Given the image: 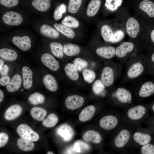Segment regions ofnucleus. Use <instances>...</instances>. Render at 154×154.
Masks as SVG:
<instances>
[{
	"instance_id": "nucleus-22",
	"label": "nucleus",
	"mask_w": 154,
	"mask_h": 154,
	"mask_svg": "<svg viewBox=\"0 0 154 154\" xmlns=\"http://www.w3.org/2000/svg\"><path fill=\"white\" fill-rule=\"evenodd\" d=\"M42 82L44 86L49 90L55 92L58 88V85L55 78L52 75L47 74L43 77Z\"/></svg>"
},
{
	"instance_id": "nucleus-50",
	"label": "nucleus",
	"mask_w": 154,
	"mask_h": 154,
	"mask_svg": "<svg viewBox=\"0 0 154 154\" xmlns=\"http://www.w3.org/2000/svg\"><path fill=\"white\" fill-rule=\"evenodd\" d=\"M76 151L78 152L80 151V149L79 147V144L78 143H76L74 145Z\"/></svg>"
},
{
	"instance_id": "nucleus-44",
	"label": "nucleus",
	"mask_w": 154,
	"mask_h": 154,
	"mask_svg": "<svg viewBox=\"0 0 154 154\" xmlns=\"http://www.w3.org/2000/svg\"><path fill=\"white\" fill-rule=\"evenodd\" d=\"M140 152L143 154H154V146L149 143L142 145Z\"/></svg>"
},
{
	"instance_id": "nucleus-55",
	"label": "nucleus",
	"mask_w": 154,
	"mask_h": 154,
	"mask_svg": "<svg viewBox=\"0 0 154 154\" xmlns=\"http://www.w3.org/2000/svg\"><path fill=\"white\" fill-rule=\"evenodd\" d=\"M47 154H54L53 152L51 151H49L48 152H47L46 153Z\"/></svg>"
},
{
	"instance_id": "nucleus-1",
	"label": "nucleus",
	"mask_w": 154,
	"mask_h": 154,
	"mask_svg": "<svg viewBox=\"0 0 154 154\" xmlns=\"http://www.w3.org/2000/svg\"><path fill=\"white\" fill-rule=\"evenodd\" d=\"M16 131L21 138L32 141H37L39 138V135L25 124L22 123L19 125L17 128Z\"/></svg>"
},
{
	"instance_id": "nucleus-16",
	"label": "nucleus",
	"mask_w": 154,
	"mask_h": 154,
	"mask_svg": "<svg viewBox=\"0 0 154 154\" xmlns=\"http://www.w3.org/2000/svg\"><path fill=\"white\" fill-rule=\"evenodd\" d=\"M115 48L112 46H103L98 48L96 50L97 54L101 57L110 59L115 55Z\"/></svg>"
},
{
	"instance_id": "nucleus-25",
	"label": "nucleus",
	"mask_w": 154,
	"mask_h": 154,
	"mask_svg": "<svg viewBox=\"0 0 154 154\" xmlns=\"http://www.w3.org/2000/svg\"><path fill=\"white\" fill-rule=\"evenodd\" d=\"M65 74L68 78L73 81H76L79 77L78 70L73 64L68 63L64 68Z\"/></svg>"
},
{
	"instance_id": "nucleus-12",
	"label": "nucleus",
	"mask_w": 154,
	"mask_h": 154,
	"mask_svg": "<svg viewBox=\"0 0 154 154\" xmlns=\"http://www.w3.org/2000/svg\"><path fill=\"white\" fill-rule=\"evenodd\" d=\"M22 111L21 107L17 104H15L9 107L5 112L4 117L7 120L11 121L18 117Z\"/></svg>"
},
{
	"instance_id": "nucleus-14",
	"label": "nucleus",
	"mask_w": 154,
	"mask_h": 154,
	"mask_svg": "<svg viewBox=\"0 0 154 154\" xmlns=\"http://www.w3.org/2000/svg\"><path fill=\"white\" fill-rule=\"evenodd\" d=\"M22 72L23 87L26 89H29L33 84V72L29 67L26 66L23 67Z\"/></svg>"
},
{
	"instance_id": "nucleus-49",
	"label": "nucleus",
	"mask_w": 154,
	"mask_h": 154,
	"mask_svg": "<svg viewBox=\"0 0 154 154\" xmlns=\"http://www.w3.org/2000/svg\"><path fill=\"white\" fill-rule=\"evenodd\" d=\"M9 71V68L8 66L6 64L4 65L0 70V74L1 76H7Z\"/></svg>"
},
{
	"instance_id": "nucleus-42",
	"label": "nucleus",
	"mask_w": 154,
	"mask_h": 154,
	"mask_svg": "<svg viewBox=\"0 0 154 154\" xmlns=\"http://www.w3.org/2000/svg\"><path fill=\"white\" fill-rule=\"evenodd\" d=\"M105 88V85L101 80L99 79L96 80L92 86L93 91L96 95L100 94L104 90Z\"/></svg>"
},
{
	"instance_id": "nucleus-5",
	"label": "nucleus",
	"mask_w": 154,
	"mask_h": 154,
	"mask_svg": "<svg viewBox=\"0 0 154 154\" xmlns=\"http://www.w3.org/2000/svg\"><path fill=\"white\" fill-rule=\"evenodd\" d=\"M129 131L126 129L120 131L115 137L114 143L117 148H121L124 147L128 142L130 138Z\"/></svg>"
},
{
	"instance_id": "nucleus-37",
	"label": "nucleus",
	"mask_w": 154,
	"mask_h": 154,
	"mask_svg": "<svg viewBox=\"0 0 154 154\" xmlns=\"http://www.w3.org/2000/svg\"><path fill=\"white\" fill-rule=\"evenodd\" d=\"M28 100L31 104L35 105L43 103L45 101V98L43 95L35 92L29 96Z\"/></svg>"
},
{
	"instance_id": "nucleus-32",
	"label": "nucleus",
	"mask_w": 154,
	"mask_h": 154,
	"mask_svg": "<svg viewBox=\"0 0 154 154\" xmlns=\"http://www.w3.org/2000/svg\"><path fill=\"white\" fill-rule=\"evenodd\" d=\"M32 4L35 9L41 12L47 11L51 6L50 0H33Z\"/></svg>"
},
{
	"instance_id": "nucleus-33",
	"label": "nucleus",
	"mask_w": 154,
	"mask_h": 154,
	"mask_svg": "<svg viewBox=\"0 0 154 154\" xmlns=\"http://www.w3.org/2000/svg\"><path fill=\"white\" fill-rule=\"evenodd\" d=\"M46 111L44 109L39 107H34L30 111V114L34 119L38 121H42L47 115Z\"/></svg>"
},
{
	"instance_id": "nucleus-10",
	"label": "nucleus",
	"mask_w": 154,
	"mask_h": 154,
	"mask_svg": "<svg viewBox=\"0 0 154 154\" xmlns=\"http://www.w3.org/2000/svg\"><path fill=\"white\" fill-rule=\"evenodd\" d=\"M139 23L135 19L131 17L128 19L126 23V31L130 37L135 38L139 32Z\"/></svg>"
},
{
	"instance_id": "nucleus-56",
	"label": "nucleus",
	"mask_w": 154,
	"mask_h": 154,
	"mask_svg": "<svg viewBox=\"0 0 154 154\" xmlns=\"http://www.w3.org/2000/svg\"><path fill=\"white\" fill-rule=\"evenodd\" d=\"M152 108L153 111L154 112V104L153 105Z\"/></svg>"
},
{
	"instance_id": "nucleus-7",
	"label": "nucleus",
	"mask_w": 154,
	"mask_h": 154,
	"mask_svg": "<svg viewBox=\"0 0 154 154\" xmlns=\"http://www.w3.org/2000/svg\"><path fill=\"white\" fill-rule=\"evenodd\" d=\"M146 112L145 107L142 105H138L130 108L127 112L128 118L132 120H137L141 119Z\"/></svg>"
},
{
	"instance_id": "nucleus-35",
	"label": "nucleus",
	"mask_w": 154,
	"mask_h": 154,
	"mask_svg": "<svg viewBox=\"0 0 154 154\" xmlns=\"http://www.w3.org/2000/svg\"><path fill=\"white\" fill-rule=\"evenodd\" d=\"M58 121L57 116L54 113H51L42 121V124L45 127H51L55 126Z\"/></svg>"
},
{
	"instance_id": "nucleus-38",
	"label": "nucleus",
	"mask_w": 154,
	"mask_h": 154,
	"mask_svg": "<svg viewBox=\"0 0 154 154\" xmlns=\"http://www.w3.org/2000/svg\"><path fill=\"white\" fill-rule=\"evenodd\" d=\"M63 25L70 28H77L79 26L78 21L73 17L68 15L66 16L61 21Z\"/></svg>"
},
{
	"instance_id": "nucleus-34",
	"label": "nucleus",
	"mask_w": 154,
	"mask_h": 154,
	"mask_svg": "<svg viewBox=\"0 0 154 154\" xmlns=\"http://www.w3.org/2000/svg\"><path fill=\"white\" fill-rule=\"evenodd\" d=\"M50 48L51 52L55 56L59 58L63 57V47L61 44L52 42L50 43Z\"/></svg>"
},
{
	"instance_id": "nucleus-47",
	"label": "nucleus",
	"mask_w": 154,
	"mask_h": 154,
	"mask_svg": "<svg viewBox=\"0 0 154 154\" xmlns=\"http://www.w3.org/2000/svg\"><path fill=\"white\" fill-rule=\"evenodd\" d=\"M9 140V136L6 133L1 132L0 133V147L5 146Z\"/></svg>"
},
{
	"instance_id": "nucleus-23",
	"label": "nucleus",
	"mask_w": 154,
	"mask_h": 154,
	"mask_svg": "<svg viewBox=\"0 0 154 154\" xmlns=\"http://www.w3.org/2000/svg\"><path fill=\"white\" fill-rule=\"evenodd\" d=\"M133 138L135 142L141 146L149 143L151 140L150 135L139 131L134 133Z\"/></svg>"
},
{
	"instance_id": "nucleus-17",
	"label": "nucleus",
	"mask_w": 154,
	"mask_h": 154,
	"mask_svg": "<svg viewBox=\"0 0 154 154\" xmlns=\"http://www.w3.org/2000/svg\"><path fill=\"white\" fill-rule=\"evenodd\" d=\"M82 138L86 141L96 144L100 143L102 140L100 134L93 130H89L85 132L83 135Z\"/></svg>"
},
{
	"instance_id": "nucleus-48",
	"label": "nucleus",
	"mask_w": 154,
	"mask_h": 154,
	"mask_svg": "<svg viewBox=\"0 0 154 154\" xmlns=\"http://www.w3.org/2000/svg\"><path fill=\"white\" fill-rule=\"evenodd\" d=\"M10 80V78L8 75L2 76L0 79V84L2 86H5L8 84Z\"/></svg>"
},
{
	"instance_id": "nucleus-9",
	"label": "nucleus",
	"mask_w": 154,
	"mask_h": 154,
	"mask_svg": "<svg viewBox=\"0 0 154 154\" xmlns=\"http://www.w3.org/2000/svg\"><path fill=\"white\" fill-rule=\"evenodd\" d=\"M40 59L43 64L50 70L55 71L58 69L59 67L58 62L50 54H44L41 56Z\"/></svg>"
},
{
	"instance_id": "nucleus-18",
	"label": "nucleus",
	"mask_w": 154,
	"mask_h": 154,
	"mask_svg": "<svg viewBox=\"0 0 154 154\" xmlns=\"http://www.w3.org/2000/svg\"><path fill=\"white\" fill-rule=\"evenodd\" d=\"M144 70L142 64L139 62L133 63L129 67L127 73V76L130 79H134L141 75Z\"/></svg>"
},
{
	"instance_id": "nucleus-28",
	"label": "nucleus",
	"mask_w": 154,
	"mask_h": 154,
	"mask_svg": "<svg viewBox=\"0 0 154 154\" xmlns=\"http://www.w3.org/2000/svg\"><path fill=\"white\" fill-rule=\"evenodd\" d=\"M139 7L150 17H154V3L152 1L148 0H143L140 3Z\"/></svg>"
},
{
	"instance_id": "nucleus-31",
	"label": "nucleus",
	"mask_w": 154,
	"mask_h": 154,
	"mask_svg": "<svg viewBox=\"0 0 154 154\" xmlns=\"http://www.w3.org/2000/svg\"><path fill=\"white\" fill-rule=\"evenodd\" d=\"M0 56L5 60L14 61L17 59V54L16 52L13 49L2 48L0 50Z\"/></svg>"
},
{
	"instance_id": "nucleus-24",
	"label": "nucleus",
	"mask_w": 154,
	"mask_h": 154,
	"mask_svg": "<svg viewBox=\"0 0 154 154\" xmlns=\"http://www.w3.org/2000/svg\"><path fill=\"white\" fill-rule=\"evenodd\" d=\"M154 93V83L147 82L141 86L139 92V96L142 98L148 97Z\"/></svg>"
},
{
	"instance_id": "nucleus-45",
	"label": "nucleus",
	"mask_w": 154,
	"mask_h": 154,
	"mask_svg": "<svg viewBox=\"0 0 154 154\" xmlns=\"http://www.w3.org/2000/svg\"><path fill=\"white\" fill-rule=\"evenodd\" d=\"M19 0H0V3L2 5L8 8H11L17 5Z\"/></svg>"
},
{
	"instance_id": "nucleus-21",
	"label": "nucleus",
	"mask_w": 154,
	"mask_h": 154,
	"mask_svg": "<svg viewBox=\"0 0 154 154\" xmlns=\"http://www.w3.org/2000/svg\"><path fill=\"white\" fill-rule=\"evenodd\" d=\"M40 32L42 35L51 38H56L59 36V33L56 29L46 24L41 26Z\"/></svg>"
},
{
	"instance_id": "nucleus-4",
	"label": "nucleus",
	"mask_w": 154,
	"mask_h": 154,
	"mask_svg": "<svg viewBox=\"0 0 154 154\" xmlns=\"http://www.w3.org/2000/svg\"><path fill=\"white\" fill-rule=\"evenodd\" d=\"M118 123V120L115 116L108 115L103 117L100 119L99 124L104 129L110 130L115 128Z\"/></svg>"
},
{
	"instance_id": "nucleus-13",
	"label": "nucleus",
	"mask_w": 154,
	"mask_h": 154,
	"mask_svg": "<svg viewBox=\"0 0 154 154\" xmlns=\"http://www.w3.org/2000/svg\"><path fill=\"white\" fill-rule=\"evenodd\" d=\"M134 48L133 44L129 42H124L117 47L115 50V55L118 57L122 58L127 54L132 51Z\"/></svg>"
},
{
	"instance_id": "nucleus-41",
	"label": "nucleus",
	"mask_w": 154,
	"mask_h": 154,
	"mask_svg": "<svg viewBox=\"0 0 154 154\" xmlns=\"http://www.w3.org/2000/svg\"><path fill=\"white\" fill-rule=\"evenodd\" d=\"M66 11V7L64 4H61L58 6L55 9L53 17L56 21H58L62 18V15L65 13Z\"/></svg>"
},
{
	"instance_id": "nucleus-53",
	"label": "nucleus",
	"mask_w": 154,
	"mask_h": 154,
	"mask_svg": "<svg viewBox=\"0 0 154 154\" xmlns=\"http://www.w3.org/2000/svg\"><path fill=\"white\" fill-rule=\"evenodd\" d=\"M4 62L1 59H0V70L1 69L3 66Z\"/></svg>"
},
{
	"instance_id": "nucleus-51",
	"label": "nucleus",
	"mask_w": 154,
	"mask_h": 154,
	"mask_svg": "<svg viewBox=\"0 0 154 154\" xmlns=\"http://www.w3.org/2000/svg\"><path fill=\"white\" fill-rule=\"evenodd\" d=\"M4 98V94L3 91L0 90V102H1L3 100Z\"/></svg>"
},
{
	"instance_id": "nucleus-54",
	"label": "nucleus",
	"mask_w": 154,
	"mask_h": 154,
	"mask_svg": "<svg viewBox=\"0 0 154 154\" xmlns=\"http://www.w3.org/2000/svg\"><path fill=\"white\" fill-rule=\"evenodd\" d=\"M151 60L152 61L154 62V52L152 54L151 56Z\"/></svg>"
},
{
	"instance_id": "nucleus-43",
	"label": "nucleus",
	"mask_w": 154,
	"mask_h": 154,
	"mask_svg": "<svg viewBox=\"0 0 154 154\" xmlns=\"http://www.w3.org/2000/svg\"><path fill=\"white\" fill-rule=\"evenodd\" d=\"M73 64L79 71L84 70L88 66V63L86 60L78 57L74 60Z\"/></svg>"
},
{
	"instance_id": "nucleus-20",
	"label": "nucleus",
	"mask_w": 154,
	"mask_h": 154,
	"mask_svg": "<svg viewBox=\"0 0 154 154\" xmlns=\"http://www.w3.org/2000/svg\"><path fill=\"white\" fill-rule=\"evenodd\" d=\"M96 111L95 107L93 105H89L83 109L80 112L79 119L82 122H86L91 119Z\"/></svg>"
},
{
	"instance_id": "nucleus-39",
	"label": "nucleus",
	"mask_w": 154,
	"mask_h": 154,
	"mask_svg": "<svg viewBox=\"0 0 154 154\" xmlns=\"http://www.w3.org/2000/svg\"><path fill=\"white\" fill-rule=\"evenodd\" d=\"M82 75L84 81L88 83H92L96 78V74L94 71L88 68L83 70Z\"/></svg>"
},
{
	"instance_id": "nucleus-6",
	"label": "nucleus",
	"mask_w": 154,
	"mask_h": 154,
	"mask_svg": "<svg viewBox=\"0 0 154 154\" xmlns=\"http://www.w3.org/2000/svg\"><path fill=\"white\" fill-rule=\"evenodd\" d=\"M56 134L62 138L66 142L70 141L74 135V131L69 125L66 124H62L59 126L56 130Z\"/></svg>"
},
{
	"instance_id": "nucleus-2",
	"label": "nucleus",
	"mask_w": 154,
	"mask_h": 154,
	"mask_svg": "<svg viewBox=\"0 0 154 154\" xmlns=\"http://www.w3.org/2000/svg\"><path fill=\"white\" fill-rule=\"evenodd\" d=\"M84 102V99L82 97L78 95H72L66 98L65 104L67 109L74 110L81 107Z\"/></svg>"
},
{
	"instance_id": "nucleus-30",
	"label": "nucleus",
	"mask_w": 154,
	"mask_h": 154,
	"mask_svg": "<svg viewBox=\"0 0 154 154\" xmlns=\"http://www.w3.org/2000/svg\"><path fill=\"white\" fill-rule=\"evenodd\" d=\"M101 4L100 0H92L89 3L86 11V14L89 17L95 15L98 13Z\"/></svg>"
},
{
	"instance_id": "nucleus-52",
	"label": "nucleus",
	"mask_w": 154,
	"mask_h": 154,
	"mask_svg": "<svg viewBox=\"0 0 154 154\" xmlns=\"http://www.w3.org/2000/svg\"><path fill=\"white\" fill-rule=\"evenodd\" d=\"M150 37L152 41L154 43V29L151 31Z\"/></svg>"
},
{
	"instance_id": "nucleus-15",
	"label": "nucleus",
	"mask_w": 154,
	"mask_h": 154,
	"mask_svg": "<svg viewBox=\"0 0 154 154\" xmlns=\"http://www.w3.org/2000/svg\"><path fill=\"white\" fill-rule=\"evenodd\" d=\"M115 95L118 101L123 103L130 102L132 98L131 92L126 89L122 87L117 89L116 91Z\"/></svg>"
},
{
	"instance_id": "nucleus-11",
	"label": "nucleus",
	"mask_w": 154,
	"mask_h": 154,
	"mask_svg": "<svg viewBox=\"0 0 154 154\" xmlns=\"http://www.w3.org/2000/svg\"><path fill=\"white\" fill-rule=\"evenodd\" d=\"M101 80L105 86L109 87L113 84L114 80V73L111 67H105L101 76Z\"/></svg>"
},
{
	"instance_id": "nucleus-26",
	"label": "nucleus",
	"mask_w": 154,
	"mask_h": 154,
	"mask_svg": "<svg viewBox=\"0 0 154 154\" xmlns=\"http://www.w3.org/2000/svg\"><path fill=\"white\" fill-rule=\"evenodd\" d=\"M64 53L67 56H72L78 54L80 52V48L77 45L71 43L65 44L63 47Z\"/></svg>"
},
{
	"instance_id": "nucleus-19",
	"label": "nucleus",
	"mask_w": 154,
	"mask_h": 154,
	"mask_svg": "<svg viewBox=\"0 0 154 154\" xmlns=\"http://www.w3.org/2000/svg\"><path fill=\"white\" fill-rule=\"evenodd\" d=\"M22 83L21 78L18 74L14 75L6 85V88L9 92L12 93L18 90Z\"/></svg>"
},
{
	"instance_id": "nucleus-8",
	"label": "nucleus",
	"mask_w": 154,
	"mask_h": 154,
	"mask_svg": "<svg viewBox=\"0 0 154 154\" xmlns=\"http://www.w3.org/2000/svg\"><path fill=\"white\" fill-rule=\"evenodd\" d=\"M12 42L15 46L23 51L29 50L31 46V39L27 36H14L12 38Z\"/></svg>"
},
{
	"instance_id": "nucleus-36",
	"label": "nucleus",
	"mask_w": 154,
	"mask_h": 154,
	"mask_svg": "<svg viewBox=\"0 0 154 154\" xmlns=\"http://www.w3.org/2000/svg\"><path fill=\"white\" fill-rule=\"evenodd\" d=\"M101 34L103 39L105 41L108 42H112L114 33L110 26L106 25H103L101 29Z\"/></svg>"
},
{
	"instance_id": "nucleus-29",
	"label": "nucleus",
	"mask_w": 154,
	"mask_h": 154,
	"mask_svg": "<svg viewBox=\"0 0 154 154\" xmlns=\"http://www.w3.org/2000/svg\"><path fill=\"white\" fill-rule=\"evenodd\" d=\"M54 26L58 31L68 38L73 39L75 37V32L71 28L59 23H55Z\"/></svg>"
},
{
	"instance_id": "nucleus-46",
	"label": "nucleus",
	"mask_w": 154,
	"mask_h": 154,
	"mask_svg": "<svg viewBox=\"0 0 154 154\" xmlns=\"http://www.w3.org/2000/svg\"><path fill=\"white\" fill-rule=\"evenodd\" d=\"M124 36V33L122 31H117L114 34L113 40L111 42L113 43L118 42L122 40Z\"/></svg>"
},
{
	"instance_id": "nucleus-3",
	"label": "nucleus",
	"mask_w": 154,
	"mask_h": 154,
	"mask_svg": "<svg viewBox=\"0 0 154 154\" xmlns=\"http://www.w3.org/2000/svg\"><path fill=\"white\" fill-rule=\"evenodd\" d=\"M2 19L5 24L12 26L20 25L23 21V18L19 13L14 11H9L5 13Z\"/></svg>"
},
{
	"instance_id": "nucleus-27",
	"label": "nucleus",
	"mask_w": 154,
	"mask_h": 154,
	"mask_svg": "<svg viewBox=\"0 0 154 154\" xmlns=\"http://www.w3.org/2000/svg\"><path fill=\"white\" fill-rule=\"evenodd\" d=\"M17 144L20 149L24 151H31L34 149L35 147L34 144L32 141L21 137L18 139Z\"/></svg>"
},
{
	"instance_id": "nucleus-40",
	"label": "nucleus",
	"mask_w": 154,
	"mask_h": 154,
	"mask_svg": "<svg viewBox=\"0 0 154 154\" xmlns=\"http://www.w3.org/2000/svg\"><path fill=\"white\" fill-rule=\"evenodd\" d=\"M82 3V0H69L68 10L70 13H76L80 9Z\"/></svg>"
}]
</instances>
